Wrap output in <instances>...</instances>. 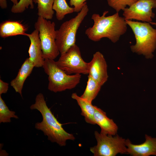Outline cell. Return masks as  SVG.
I'll return each mask as SVG.
<instances>
[{"instance_id": "1", "label": "cell", "mask_w": 156, "mask_h": 156, "mask_svg": "<svg viewBox=\"0 0 156 156\" xmlns=\"http://www.w3.org/2000/svg\"><path fill=\"white\" fill-rule=\"evenodd\" d=\"M31 110H37L41 113L42 120L35 124V128L42 131L48 139L61 146H65L67 140H74L75 138L72 134L67 132L62 125L57 120L47 106L43 94L40 93L36 96L34 103L30 107Z\"/></svg>"}, {"instance_id": "2", "label": "cell", "mask_w": 156, "mask_h": 156, "mask_svg": "<svg viewBox=\"0 0 156 156\" xmlns=\"http://www.w3.org/2000/svg\"><path fill=\"white\" fill-rule=\"evenodd\" d=\"M108 12V11H104L101 16L96 13L92 15L93 25L85 31V34L91 40L97 42L106 38L114 43L126 32L127 24L124 18L120 16L117 12L106 16Z\"/></svg>"}, {"instance_id": "3", "label": "cell", "mask_w": 156, "mask_h": 156, "mask_svg": "<svg viewBox=\"0 0 156 156\" xmlns=\"http://www.w3.org/2000/svg\"><path fill=\"white\" fill-rule=\"evenodd\" d=\"M135 35V44L131 46L133 53L142 55L147 59L153 57L156 49V29L149 23L126 20Z\"/></svg>"}, {"instance_id": "4", "label": "cell", "mask_w": 156, "mask_h": 156, "mask_svg": "<svg viewBox=\"0 0 156 156\" xmlns=\"http://www.w3.org/2000/svg\"><path fill=\"white\" fill-rule=\"evenodd\" d=\"M48 76V89L56 93L71 90L79 83L81 74L68 75L57 65L54 60L45 59L42 66Z\"/></svg>"}, {"instance_id": "5", "label": "cell", "mask_w": 156, "mask_h": 156, "mask_svg": "<svg viewBox=\"0 0 156 156\" xmlns=\"http://www.w3.org/2000/svg\"><path fill=\"white\" fill-rule=\"evenodd\" d=\"M88 11L86 4L76 16L63 23L56 30L55 42L60 55L75 44L77 31Z\"/></svg>"}, {"instance_id": "6", "label": "cell", "mask_w": 156, "mask_h": 156, "mask_svg": "<svg viewBox=\"0 0 156 156\" xmlns=\"http://www.w3.org/2000/svg\"><path fill=\"white\" fill-rule=\"evenodd\" d=\"M34 27L39 32L44 58L54 60L60 54L55 42V23L38 16Z\"/></svg>"}, {"instance_id": "7", "label": "cell", "mask_w": 156, "mask_h": 156, "mask_svg": "<svg viewBox=\"0 0 156 156\" xmlns=\"http://www.w3.org/2000/svg\"><path fill=\"white\" fill-rule=\"evenodd\" d=\"M96 145L91 147L90 151L94 156H115L117 154H128L126 139L116 134L105 135L95 131Z\"/></svg>"}, {"instance_id": "8", "label": "cell", "mask_w": 156, "mask_h": 156, "mask_svg": "<svg viewBox=\"0 0 156 156\" xmlns=\"http://www.w3.org/2000/svg\"><path fill=\"white\" fill-rule=\"evenodd\" d=\"M56 62L58 66L68 74H88L89 62L83 60L79 48L76 44L61 55Z\"/></svg>"}, {"instance_id": "9", "label": "cell", "mask_w": 156, "mask_h": 156, "mask_svg": "<svg viewBox=\"0 0 156 156\" xmlns=\"http://www.w3.org/2000/svg\"><path fill=\"white\" fill-rule=\"evenodd\" d=\"M156 8V0H138L123 10L126 20H136L150 23L155 16L152 9Z\"/></svg>"}, {"instance_id": "10", "label": "cell", "mask_w": 156, "mask_h": 156, "mask_svg": "<svg viewBox=\"0 0 156 156\" xmlns=\"http://www.w3.org/2000/svg\"><path fill=\"white\" fill-rule=\"evenodd\" d=\"M107 64L103 54L99 51L93 55L89 62L88 74L101 86L107 80Z\"/></svg>"}, {"instance_id": "11", "label": "cell", "mask_w": 156, "mask_h": 156, "mask_svg": "<svg viewBox=\"0 0 156 156\" xmlns=\"http://www.w3.org/2000/svg\"><path fill=\"white\" fill-rule=\"evenodd\" d=\"M145 142L139 144H133L129 139H126L128 154L133 156L156 155V138L145 134Z\"/></svg>"}, {"instance_id": "12", "label": "cell", "mask_w": 156, "mask_h": 156, "mask_svg": "<svg viewBox=\"0 0 156 156\" xmlns=\"http://www.w3.org/2000/svg\"><path fill=\"white\" fill-rule=\"evenodd\" d=\"M39 33L38 31L35 29L31 33L27 34L26 36L30 41L28 58L34 67L37 68L42 67L45 60L43 57Z\"/></svg>"}, {"instance_id": "13", "label": "cell", "mask_w": 156, "mask_h": 156, "mask_svg": "<svg viewBox=\"0 0 156 156\" xmlns=\"http://www.w3.org/2000/svg\"><path fill=\"white\" fill-rule=\"evenodd\" d=\"M96 124L100 127V133L105 135H114L117 134L118 127L113 120L108 117L106 113L96 106L94 115Z\"/></svg>"}, {"instance_id": "14", "label": "cell", "mask_w": 156, "mask_h": 156, "mask_svg": "<svg viewBox=\"0 0 156 156\" xmlns=\"http://www.w3.org/2000/svg\"><path fill=\"white\" fill-rule=\"evenodd\" d=\"M34 67L29 58H27L19 69L16 77L10 82L11 86L16 92L19 93L22 97V91L24 82Z\"/></svg>"}, {"instance_id": "15", "label": "cell", "mask_w": 156, "mask_h": 156, "mask_svg": "<svg viewBox=\"0 0 156 156\" xmlns=\"http://www.w3.org/2000/svg\"><path fill=\"white\" fill-rule=\"evenodd\" d=\"M27 29L24 25L19 22L6 21L0 24V36L5 38L17 35L27 36Z\"/></svg>"}, {"instance_id": "16", "label": "cell", "mask_w": 156, "mask_h": 156, "mask_svg": "<svg viewBox=\"0 0 156 156\" xmlns=\"http://www.w3.org/2000/svg\"><path fill=\"white\" fill-rule=\"evenodd\" d=\"M71 97L76 101L80 107L81 114L84 117L86 122L89 124L96 125L94 117L96 106L93 105L92 103L79 96L76 93H73Z\"/></svg>"}, {"instance_id": "17", "label": "cell", "mask_w": 156, "mask_h": 156, "mask_svg": "<svg viewBox=\"0 0 156 156\" xmlns=\"http://www.w3.org/2000/svg\"><path fill=\"white\" fill-rule=\"evenodd\" d=\"M101 86L98 82L88 75L86 89L80 96L92 103L97 95Z\"/></svg>"}, {"instance_id": "18", "label": "cell", "mask_w": 156, "mask_h": 156, "mask_svg": "<svg viewBox=\"0 0 156 156\" xmlns=\"http://www.w3.org/2000/svg\"><path fill=\"white\" fill-rule=\"evenodd\" d=\"M54 0H33L35 3L37 4L38 16L47 20L52 19L54 13L53 6Z\"/></svg>"}, {"instance_id": "19", "label": "cell", "mask_w": 156, "mask_h": 156, "mask_svg": "<svg viewBox=\"0 0 156 156\" xmlns=\"http://www.w3.org/2000/svg\"><path fill=\"white\" fill-rule=\"evenodd\" d=\"M53 9L55 11L56 18L59 21L62 20L66 15L74 12L73 8L68 5L66 0H54Z\"/></svg>"}, {"instance_id": "20", "label": "cell", "mask_w": 156, "mask_h": 156, "mask_svg": "<svg viewBox=\"0 0 156 156\" xmlns=\"http://www.w3.org/2000/svg\"><path fill=\"white\" fill-rule=\"evenodd\" d=\"M15 114L14 111L9 109L0 95V123H10L12 118H18Z\"/></svg>"}, {"instance_id": "21", "label": "cell", "mask_w": 156, "mask_h": 156, "mask_svg": "<svg viewBox=\"0 0 156 156\" xmlns=\"http://www.w3.org/2000/svg\"><path fill=\"white\" fill-rule=\"evenodd\" d=\"M138 0H107L109 6L118 12L121 10H123L127 5L129 7Z\"/></svg>"}, {"instance_id": "22", "label": "cell", "mask_w": 156, "mask_h": 156, "mask_svg": "<svg viewBox=\"0 0 156 156\" xmlns=\"http://www.w3.org/2000/svg\"><path fill=\"white\" fill-rule=\"evenodd\" d=\"M33 2V0H20L16 4L13 5L11 11L14 13H22L29 6L30 9H33L34 8Z\"/></svg>"}, {"instance_id": "23", "label": "cell", "mask_w": 156, "mask_h": 156, "mask_svg": "<svg viewBox=\"0 0 156 156\" xmlns=\"http://www.w3.org/2000/svg\"><path fill=\"white\" fill-rule=\"evenodd\" d=\"M87 0H70V4L74 6V12L78 13L82 9L83 6L86 4Z\"/></svg>"}, {"instance_id": "24", "label": "cell", "mask_w": 156, "mask_h": 156, "mask_svg": "<svg viewBox=\"0 0 156 156\" xmlns=\"http://www.w3.org/2000/svg\"><path fill=\"white\" fill-rule=\"evenodd\" d=\"M9 84L0 79V95L6 93L8 90Z\"/></svg>"}, {"instance_id": "25", "label": "cell", "mask_w": 156, "mask_h": 156, "mask_svg": "<svg viewBox=\"0 0 156 156\" xmlns=\"http://www.w3.org/2000/svg\"><path fill=\"white\" fill-rule=\"evenodd\" d=\"M0 6L1 9H5L7 7L6 0H0Z\"/></svg>"}, {"instance_id": "26", "label": "cell", "mask_w": 156, "mask_h": 156, "mask_svg": "<svg viewBox=\"0 0 156 156\" xmlns=\"http://www.w3.org/2000/svg\"><path fill=\"white\" fill-rule=\"evenodd\" d=\"M13 3V5L16 4L18 2V0H10Z\"/></svg>"}, {"instance_id": "27", "label": "cell", "mask_w": 156, "mask_h": 156, "mask_svg": "<svg viewBox=\"0 0 156 156\" xmlns=\"http://www.w3.org/2000/svg\"><path fill=\"white\" fill-rule=\"evenodd\" d=\"M149 23L152 25H156V23L151 22H150Z\"/></svg>"}]
</instances>
